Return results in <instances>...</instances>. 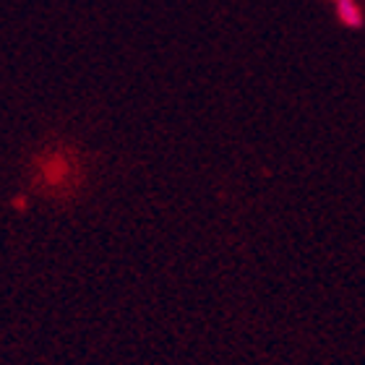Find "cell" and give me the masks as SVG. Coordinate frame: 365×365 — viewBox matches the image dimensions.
I'll return each instance as SVG.
<instances>
[{"instance_id": "obj_1", "label": "cell", "mask_w": 365, "mask_h": 365, "mask_svg": "<svg viewBox=\"0 0 365 365\" xmlns=\"http://www.w3.org/2000/svg\"><path fill=\"white\" fill-rule=\"evenodd\" d=\"M336 16H339V21L344 26H350V29H358L363 26V11L355 0H336Z\"/></svg>"}]
</instances>
